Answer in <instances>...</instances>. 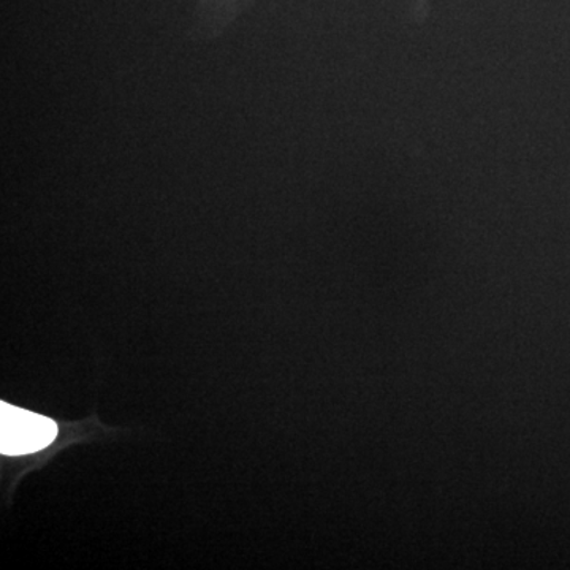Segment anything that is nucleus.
<instances>
[{"label":"nucleus","mask_w":570,"mask_h":570,"mask_svg":"<svg viewBox=\"0 0 570 570\" xmlns=\"http://www.w3.org/2000/svg\"><path fill=\"white\" fill-rule=\"evenodd\" d=\"M58 436V425L51 419L24 409L0 403V452L17 456L39 452Z\"/></svg>","instance_id":"obj_1"}]
</instances>
